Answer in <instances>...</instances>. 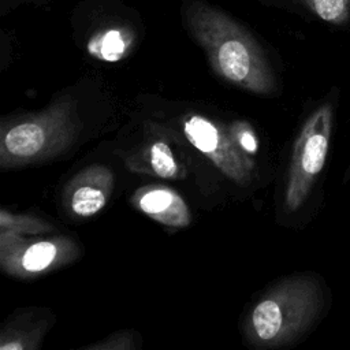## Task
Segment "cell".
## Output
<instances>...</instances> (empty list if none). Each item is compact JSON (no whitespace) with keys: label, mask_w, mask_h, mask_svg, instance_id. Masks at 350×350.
<instances>
[{"label":"cell","mask_w":350,"mask_h":350,"mask_svg":"<svg viewBox=\"0 0 350 350\" xmlns=\"http://www.w3.org/2000/svg\"><path fill=\"white\" fill-rule=\"evenodd\" d=\"M183 19L219 78L256 94L276 92V74L265 52L232 16L209 3L191 0L183 8Z\"/></svg>","instance_id":"obj_1"},{"label":"cell","mask_w":350,"mask_h":350,"mask_svg":"<svg viewBox=\"0 0 350 350\" xmlns=\"http://www.w3.org/2000/svg\"><path fill=\"white\" fill-rule=\"evenodd\" d=\"M332 293L317 272L291 273L271 286L249 312L243 332L260 349L293 345L312 332L328 314Z\"/></svg>","instance_id":"obj_2"},{"label":"cell","mask_w":350,"mask_h":350,"mask_svg":"<svg viewBox=\"0 0 350 350\" xmlns=\"http://www.w3.org/2000/svg\"><path fill=\"white\" fill-rule=\"evenodd\" d=\"M78 133L79 122L70 97H62L40 112L3 120L0 167L11 170L53 159L70 148Z\"/></svg>","instance_id":"obj_3"},{"label":"cell","mask_w":350,"mask_h":350,"mask_svg":"<svg viewBox=\"0 0 350 350\" xmlns=\"http://www.w3.org/2000/svg\"><path fill=\"white\" fill-rule=\"evenodd\" d=\"M338 111V90L332 89L308 113L293 142L282 206L298 213L312 200L327 165Z\"/></svg>","instance_id":"obj_4"},{"label":"cell","mask_w":350,"mask_h":350,"mask_svg":"<svg viewBox=\"0 0 350 350\" xmlns=\"http://www.w3.org/2000/svg\"><path fill=\"white\" fill-rule=\"evenodd\" d=\"M79 256L78 243L68 237L30 238L0 230V267L14 278L30 279L56 271Z\"/></svg>","instance_id":"obj_5"},{"label":"cell","mask_w":350,"mask_h":350,"mask_svg":"<svg viewBox=\"0 0 350 350\" xmlns=\"http://www.w3.org/2000/svg\"><path fill=\"white\" fill-rule=\"evenodd\" d=\"M180 126L189 144L201 152L226 178L239 186H247L253 180L254 160L235 145L228 129L201 113L185 115Z\"/></svg>","instance_id":"obj_6"},{"label":"cell","mask_w":350,"mask_h":350,"mask_svg":"<svg viewBox=\"0 0 350 350\" xmlns=\"http://www.w3.org/2000/svg\"><path fill=\"white\" fill-rule=\"evenodd\" d=\"M113 185V174L107 165H88L66 183L62 193L63 208L74 217H92L107 205Z\"/></svg>","instance_id":"obj_7"},{"label":"cell","mask_w":350,"mask_h":350,"mask_svg":"<svg viewBox=\"0 0 350 350\" xmlns=\"http://www.w3.org/2000/svg\"><path fill=\"white\" fill-rule=\"evenodd\" d=\"M133 205L149 219L171 228H183L191 223V212L178 191L164 185H146L138 187Z\"/></svg>","instance_id":"obj_8"},{"label":"cell","mask_w":350,"mask_h":350,"mask_svg":"<svg viewBox=\"0 0 350 350\" xmlns=\"http://www.w3.org/2000/svg\"><path fill=\"white\" fill-rule=\"evenodd\" d=\"M127 165L134 171H142L163 179H180L186 172L168 139L160 135L149 137L137 152L130 154Z\"/></svg>","instance_id":"obj_9"},{"label":"cell","mask_w":350,"mask_h":350,"mask_svg":"<svg viewBox=\"0 0 350 350\" xmlns=\"http://www.w3.org/2000/svg\"><path fill=\"white\" fill-rule=\"evenodd\" d=\"M131 48V34L123 29H107L96 33L88 42L90 56L103 62H119Z\"/></svg>","instance_id":"obj_10"},{"label":"cell","mask_w":350,"mask_h":350,"mask_svg":"<svg viewBox=\"0 0 350 350\" xmlns=\"http://www.w3.org/2000/svg\"><path fill=\"white\" fill-rule=\"evenodd\" d=\"M314 19L350 33V0H294Z\"/></svg>","instance_id":"obj_11"},{"label":"cell","mask_w":350,"mask_h":350,"mask_svg":"<svg viewBox=\"0 0 350 350\" xmlns=\"http://www.w3.org/2000/svg\"><path fill=\"white\" fill-rule=\"evenodd\" d=\"M0 230L23 235H38L52 232L55 227L41 217L26 213H12L3 208L0 211Z\"/></svg>","instance_id":"obj_12"},{"label":"cell","mask_w":350,"mask_h":350,"mask_svg":"<svg viewBox=\"0 0 350 350\" xmlns=\"http://www.w3.org/2000/svg\"><path fill=\"white\" fill-rule=\"evenodd\" d=\"M8 327L0 335V350H36L41 345L42 328Z\"/></svg>","instance_id":"obj_13"},{"label":"cell","mask_w":350,"mask_h":350,"mask_svg":"<svg viewBox=\"0 0 350 350\" xmlns=\"http://www.w3.org/2000/svg\"><path fill=\"white\" fill-rule=\"evenodd\" d=\"M230 135L235 145L247 156L253 157L260 152V141L254 127L243 119H238L228 126Z\"/></svg>","instance_id":"obj_14"},{"label":"cell","mask_w":350,"mask_h":350,"mask_svg":"<svg viewBox=\"0 0 350 350\" xmlns=\"http://www.w3.org/2000/svg\"><path fill=\"white\" fill-rule=\"evenodd\" d=\"M135 334L130 329L116 331L100 342L86 346L89 350H131L135 349Z\"/></svg>","instance_id":"obj_15"}]
</instances>
